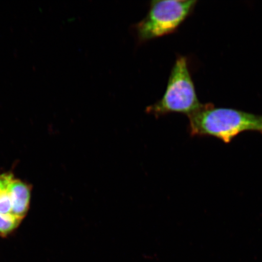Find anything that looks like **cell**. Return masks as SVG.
Instances as JSON below:
<instances>
[{"mask_svg":"<svg viewBox=\"0 0 262 262\" xmlns=\"http://www.w3.org/2000/svg\"><path fill=\"white\" fill-rule=\"evenodd\" d=\"M188 118L192 136L214 137L229 143L246 131L262 134V116L240 110L202 104Z\"/></svg>","mask_w":262,"mask_h":262,"instance_id":"cell-1","label":"cell"},{"mask_svg":"<svg viewBox=\"0 0 262 262\" xmlns=\"http://www.w3.org/2000/svg\"><path fill=\"white\" fill-rule=\"evenodd\" d=\"M201 106L190 73L188 59L179 56L171 69L165 93L159 101L147 107L146 112L156 117L171 113L188 116Z\"/></svg>","mask_w":262,"mask_h":262,"instance_id":"cell-2","label":"cell"},{"mask_svg":"<svg viewBox=\"0 0 262 262\" xmlns=\"http://www.w3.org/2000/svg\"><path fill=\"white\" fill-rule=\"evenodd\" d=\"M196 3L193 0L150 2L145 17L134 26L139 43L174 32L191 14Z\"/></svg>","mask_w":262,"mask_h":262,"instance_id":"cell-3","label":"cell"},{"mask_svg":"<svg viewBox=\"0 0 262 262\" xmlns=\"http://www.w3.org/2000/svg\"><path fill=\"white\" fill-rule=\"evenodd\" d=\"M32 186L21 180H12L9 192L12 202V214L24 220L30 208Z\"/></svg>","mask_w":262,"mask_h":262,"instance_id":"cell-4","label":"cell"},{"mask_svg":"<svg viewBox=\"0 0 262 262\" xmlns=\"http://www.w3.org/2000/svg\"><path fill=\"white\" fill-rule=\"evenodd\" d=\"M21 221L14 215L0 214V236L6 237L13 233L19 227Z\"/></svg>","mask_w":262,"mask_h":262,"instance_id":"cell-5","label":"cell"},{"mask_svg":"<svg viewBox=\"0 0 262 262\" xmlns=\"http://www.w3.org/2000/svg\"><path fill=\"white\" fill-rule=\"evenodd\" d=\"M12 209V202L9 188L0 190V214L13 215Z\"/></svg>","mask_w":262,"mask_h":262,"instance_id":"cell-6","label":"cell"},{"mask_svg":"<svg viewBox=\"0 0 262 262\" xmlns=\"http://www.w3.org/2000/svg\"><path fill=\"white\" fill-rule=\"evenodd\" d=\"M14 179V176L11 172L0 173V190L8 189Z\"/></svg>","mask_w":262,"mask_h":262,"instance_id":"cell-7","label":"cell"}]
</instances>
